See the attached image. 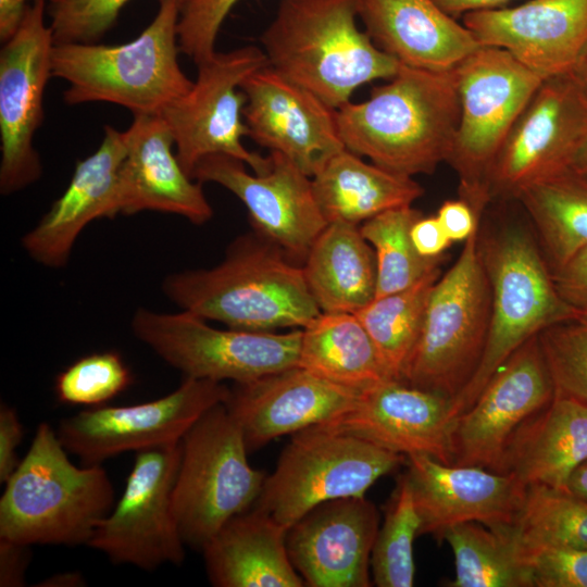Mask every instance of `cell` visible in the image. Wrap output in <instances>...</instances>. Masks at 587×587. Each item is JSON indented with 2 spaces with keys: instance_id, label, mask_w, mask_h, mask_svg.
Wrapping results in <instances>:
<instances>
[{
  "instance_id": "cell-24",
  "label": "cell",
  "mask_w": 587,
  "mask_h": 587,
  "mask_svg": "<svg viewBox=\"0 0 587 587\" xmlns=\"http://www.w3.org/2000/svg\"><path fill=\"white\" fill-rule=\"evenodd\" d=\"M358 394L295 366L235 384L225 405L239 425L249 452L271 440L324 424L348 411Z\"/></svg>"
},
{
  "instance_id": "cell-17",
  "label": "cell",
  "mask_w": 587,
  "mask_h": 587,
  "mask_svg": "<svg viewBox=\"0 0 587 587\" xmlns=\"http://www.w3.org/2000/svg\"><path fill=\"white\" fill-rule=\"evenodd\" d=\"M268 155L270 168L250 174L241 160L212 154L198 163L191 177L233 192L247 208L257 235L291 258L305 259L328 225L316 201L312 177L285 155Z\"/></svg>"
},
{
  "instance_id": "cell-11",
  "label": "cell",
  "mask_w": 587,
  "mask_h": 587,
  "mask_svg": "<svg viewBox=\"0 0 587 587\" xmlns=\"http://www.w3.org/2000/svg\"><path fill=\"white\" fill-rule=\"evenodd\" d=\"M135 337L186 377L235 384L298 366L302 328L277 334L218 329L188 311L163 313L137 309Z\"/></svg>"
},
{
  "instance_id": "cell-28",
  "label": "cell",
  "mask_w": 587,
  "mask_h": 587,
  "mask_svg": "<svg viewBox=\"0 0 587 587\" xmlns=\"http://www.w3.org/2000/svg\"><path fill=\"white\" fill-rule=\"evenodd\" d=\"M587 460V403L554 390L513 435L496 470L524 486L563 489Z\"/></svg>"
},
{
  "instance_id": "cell-53",
  "label": "cell",
  "mask_w": 587,
  "mask_h": 587,
  "mask_svg": "<svg viewBox=\"0 0 587 587\" xmlns=\"http://www.w3.org/2000/svg\"><path fill=\"white\" fill-rule=\"evenodd\" d=\"M567 74L587 98V42Z\"/></svg>"
},
{
  "instance_id": "cell-42",
  "label": "cell",
  "mask_w": 587,
  "mask_h": 587,
  "mask_svg": "<svg viewBox=\"0 0 587 587\" xmlns=\"http://www.w3.org/2000/svg\"><path fill=\"white\" fill-rule=\"evenodd\" d=\"M239 0H179L178 47L195 64L215 52L220 29Z\"/></svg>"
},
{
  "instance_id": "cell-1",
  "label": "cell",
  "mask_w": 587,
  "mask_h": 587,
  "mask_svg": "<svg viewBox=\"0 0 587 587\" xmlns=\"http://www.w3.org/2000/svg\"><path fill=\"white\" fill-rule=\"evenodd\" d=\"M362 102L336 110L346 149L397 174H432L447 162L460 121L455 67L427 71L400 64Z\"/></svg>"
},
{
  "instance_id": "cell-44",
  "label": "cell",
  "mask_w": 587,
  "mask_h": 587,
  "mask_svg": "<svg viewBox=\"0 0 587 587\" xmlns=\"http://www.w3.org/2000/svg\"><path fill=\"white\" fill-rule=\"evenodd\" d=\"M557 290L575 312L577 321L587 322V247L552 271Z\"/></svg>"
},
{
  "instance_id": "cell-46",
  "label": "cell",
  "mask_w": 587,
  "mask_h": 587,
  "mask_svg": "<svg viewBox=\"0 0 587 587\" xmlns=\"http://www.w3.org/2000/svg\"><path fill=\"white\" fill-rule=\"evenodd\" d=\"M436 216L451 242L465 241L478 228L482 218V215L461 198L445 201Z\"/></svg>"
},
{
  "instance_id": "cell-14",
  "label": "cell",
  "mask_w": 587,
  "mask_h": 587,
  "mask_svg": "<svg viewBox=\"0 0 587 587\" xmlns=\"http://www.w3.org/2000/svg\"><path fill=\"white\" fill-rule=\"evenodd\" d=\"M587 140V98L566 74L545 78L499 150L488 177L494 200L572 170Z\"/></svg>"
},
{
  "instance_id": "cell-40",
  "label": "cell",
  "mask_w": 587,
  "mask_h": 587,
  "mask_svg": "<svg viewBox=\"0 0 587 587\" xmlns=\"http://www.w3.org/2000/svg\"><path fill=\"white\" fill-rule=\"evenodd\" d=\"M538 338L554 390L587 403V322L560 323Z\"/></svg>"
},
{
  "instance_id": "cell-19",
  "label": "cell",
  "mask_w": 587,
  "mask_h": 587,
  "mask_svg": "<svg viewBox=\"0 0 587 587\" xmlns=\"http://www.w3.org/2000/svg\"><path fill=\"white\" fill-rule=\"evenodd\" d=\"M241 90L248 137L285 155L307 175L312 177L345 148L336 110L268 64L247 77Z\"/></svg>"
},
{
  "instance_id": "cell-4",
  "label": "cell",
  "mask_w": 587,
  "mask_h": 587,
  "mask_svg": "<svg viewBox=\"0 0 587 587\" xmlns=\"http://www.w3.org/2000/svg\"><path fill=\"white\" fill-rule=\"evenodd\" d=\"M58 433L37 426L0 499V537L25 545H88L114 507L101 464L76 466Z\"/></svg>"
},
{
  "instance_id": "cell-51",
  "label": "cell",
  "mask_w": 587,
  "mask_h": 587,
  "mask_svg": "<svg viewBox=\"0 0 587 587\" xmlns=\"http://www.w3.org/2000/svg\"><path fill=\"white\" fill-rule=\"evenodd\" d=\"M563 490L587 501V460L571 474Z\"/></svg>"
},
{
  "instance_id": "cell-29",
  "label": "cell",
  "mask_w": 587,
  "mask_h": 587,
  "mask_svg": "<svg viewBox=\"0 0 587 587\" xmlns=\"http://www.w3.org/2000/svg\"><path fill=\"white\" fill-rule=\"evenodd\" d=\"M287 528L253 508L232 517L203 549L208 577L217 587H302L286 545Z\"/></svg>"
},
{
  "instance_id": "cell-13",
  "label": "cell",
  "mask_w": 587,
  "mask_h": 587,
  "mask_svg": "<svg viewBox=\"0 0 587 587\" xmlns=\"http://www.w3.org/2000/svg\"><path fill=\"white\" fill-rule=\"evenodd\" d=\"M182 442L136 452L118 502L95 530L89 547L115 564L152 571L179 565L185 546L172 505Z\"/></svg>"
},
{
  "instance_id": "cell-21",
  "label": "cell",
  "mask_w": 587,
  "mask_h": 587,
  "mask_svg": "<svg viewBox=\"0 0 587 587\" xmlns=\"http://www.w3.org/2000/svg\"><path fill=\"white\" fill-rule=\"evenodd\" d=\"M450 409L451 399L442 394L386 380L319 426L404 457L424 454L453 464Z\"/></svg>"
},
{
  "instance_id": "cell-31",
  "label": "cell",
  "mask_w": 587,
  "mask_h": 587,
  "mask_svg": "<svg viewBox=\"0 0 587 587\" xmlns=\"http://www.w3.org/2000/svg\"><path fill=\"white\" fill-rule=\"evenodd\" d=\"M302 268L321 312L355 313L375 298V252L358 225L328 223L311 246Z\"/></svg>"
},
{
  "instance_id": "cell-22",
  "label": "cell",
  "mask_w": 587,
  "mask_h": 587,
  "mask_svg": "<svg viewBox=\"0 0 587 587\" xmlns=\"http://www.w3.org/2000/svg\"><path fill=\"white\" fill-rule=\"evenodd\" d=\"M378 528L377 509L364 496L329 500L288 528V554L304 586L369 587Z\"/></svg>"
},
{
  "instance_id": "cell-34",
  "label": "cell",
  "mask_w": 587,
  "mask_h": 587,
  "mask_svg": "<svg viewBox=\"0 0 587 587\" xmlns=\"http://www.w3.org/2000/svg\"><path fill=\"white\" fill-rule=\"evenodd\" d=\"M442 540L452 549L449 587H534L526 549L513 526L496 529L477 522L457 524Z\"/></svg>"
},
{
  "instance_id": "cell-32",
  "label": "cell",
  "mask_w": 587,
  "mask_h": 587,
  "mask_svg": "<svg viewBox=\"0 0 587 587\" xmlns=\"http://www.w3.org/2000/svg\"><path fill=\"white\" fill-rule=\"evenodd\" d=\"M298 366L358 394L394 380L354 313L322 312L302 328Z\"/></svg>"
},
{
  "instance_id": "cell-15",
  "label": "cell",
  "mask_w": 587,
  "mask_h": 587,
  "mask_svg": "<svg viewBox=\"0 0 587 587\" xmlns=\"http://www.w3.org/2000/svg\"><path fill=\"white\" fill-rule=\"evenodd\" d=\"M46 0H33L0 51V191L10 195L42 174L34 136L43 118V93L52 77L54 46L45 22Z\"/></svg>"
},
{
  "instance_id": "cell-8",
  "label": "cell",
  "mask_w": 587,
  "mask_h": 587,
  "mask_svg": "<svg viewBox=\"0 0 587 587\" xmlns=\"http://www.w3.org/2000/svg\"><path fill=\"white\" fill-rule=\"evenodd\" d=\"M180 442L173 512L184 542L202 550L226 522L254 505L265 475L249 464L242 432L225 403L204 413Z\"/></svg>"
},
{
  "instance_id": "cell-30",
  "label": "cell",
  "mask_w": 587,
  "mask_h": 587,
  "mask_svg": "<svg viewBox=\"0 0 587 587\" xmlns=\"http://www.w3.org/2000/svg\"><path fill=\"white\" fill-rule=\"evenodd\" d=\"M327 223L358 225L391 209L412 205L424 193L413 177L387 171L344 148L312 176Z\"/></svg>"
},
{
  "instance_id": "cell-16",
  "label": "cell",
  "mask_w": 587,
  "mask_h": 587,
  "mask_svg": "<svg viewBox=\"0 0 587 587\" xmlns=\"http://www.w3.org/2000/svg\"><path fill=\"white\" fill-rule=\"evenodd\" d=\"M230 389L220 382L186 377L171 394L139 404L93 407L60 422L58 436L83 465L129 451L182 440L213 407L225 403Z\"/></svg>"
},
{
  "instance_id": "cell-20",
  "label": "cell",
  "mask_w": 587,
  "mask_h": 587,
  "mask_svg": "<svg viewBox=\"0 0 587 587\" xmlns=\"http://www.w3.org/2000/svg\"><path fill=\"white\" fill-rule=\"evenodd\" d=\"M405 472L420 516V535L442 541L448 528L477 522L490 528L513 526L527 487L515 477L478 466L407 457Z\"/></svg>"
},
{
  "instance_id": "cell-33",
  "label": "cell",
  "mask_w": 587,
  "mask_h": 587,
  "mask_svg": "<svg viewBox=\"0 0 587 587\" xmlns=\"http://www.w3.org/2000/svg\"><path fill=\"white\" fill-rule=\"evenodd\" d=\"M514 201L529 217L551 271L587 247V179L573 170L526 186Z\"/></svg>"
},
{
  "instance_id": "cell-2",
  "label": "cell",
  "mask_w": 587,
  "mask_h": 587,
  "mask_svg": "<svg viewBox=\"0 0 587 587\" xmlns=\"http://www.w3.org/2000/svg\"><path fill=\"white\" fill-rule=\"evenodd\" d=\"M162 291L183 311L242 330L304 328L322 313L302 266L257 234L234 240L211 268L167 275Z\"/></svg>"
},
{
  "instance_id": "cell-27",
  "label": "cell",
  "mask_w": 587,
  "mask_h": 587,
  "mask_svg": "<svg viewBox=\"0 0 587 587\" xmlns=\"http://www.w3.org/2000/svg\"><path fill=\"white\" fill-rule=\"evenodd\" d=\"M372 41L400 64L450 71L482 45L434 0H359Z\"/></svg>"
},
{
  "instance_id": "cell-37",
  "label": "cell",
  "mask_w": 587,
  "mask_h": 587,
  "mask_svg": "<svg viewBox=\"0 0 587 587\" xmlns=\"http://www.w3.org/2000/svg\"><path fill=\"white\" fill-rule=\"evenodd\" d=\"M513 527L526 547L587 549V501L563 489L529 486Z\"/></svg>"
},
{
  "instance_id": "cell-38",
  "label": "cell",
  "mask_w": 587,
  "mask_h": 587,
  "mask_svg": "<svg viewBox=\"0 0 587 587\" xmlns=\"http://www.w3.org/2000/svg\"><path fill=\"white\" fill-rule=\"evenodd\" d=\"M420 516L404 473L398 478L373 546L371 567L376 586H413V541L420 535Z\"/></svg>"
},
{
  "instance_id": "cell-26",
  "label": "cell",
  "mask_w": 587,
  "mask_h": 587,
  "mask_svg": "<svg viewBox=\"0 0 587 587\" xmlns=\"http://www.w3.org/2000/svg\"><path fill=\"white\" fill-rule=\"evenodd\" d=\"M125 154V132L105 125L99 148L76 163L65 191L22 237V247L32 260L49 268L65 266L84 228L97 218L114 217L118 171Z\"/></svg>"
},
{
  "instance_id": "cell-35",
  "label": "cell",
  "mask_w": 587,
  "mask_h": 587,
  "mask_svg": "<svg viewBox=\"0 0 587 587\" xmlns=\"http://www.w3.org/2000/svg\"><path fill=\"white\" fill-rule=\"evenodd\" d=\"M439 277L440 268H436L403 290L374 298L354 313L394 380L402 382L421 333L430 290Z\"/></svg>"
},
{
  "instance_id": "cell-18",
  "label": "cell",
  "mask_w": 587,
  "mask_h": 587,
  "mask_svg": "<svg viewBox=\"0 0 587 587\" xmlns=\"http://www.w3.org/2000/svg\"><path fill=\"white\" fill-rule=\"evenodd\" d=\"M553 395L537 335L510 355L474 403L453 421V464L495 471L516 430Z\"/></svg>"
},
{
  "instance_id": "cell-36",
  "label": "cell",
  "mask_w": 587,
  "mask_h": 587,
  "mask_svg": "<svg viewBox=\"0 0 587 587\" xmlns=\"http://www.w3.org/2000/svg\"><path fill=\"white\" fill-rule=\"evenodd\" d=\"M421 216L420 210L407 205L385 211L359 226L375 252V298L403 290L439 268L444 257H423L412 242L411 228Z\"/></svg>"
},
{
  "instance_id": "cell-54",
  "label": "cell",
  "mask_w": 587,
  "mask_h": 587,
  "mask_svg": "<svg viewBox=\"0 0 587 587\" xmlns=\"http://www.w3.org/2000/svg\"><path fill=\"white\" fill-rule=\"evenodd\" d=\"M572 170L587 179V140L578 152Z\"/></svg>"
},
{
  "instance_id": "cell-43",
  "label": "cell",
  "mask_w": 587,
  "mask_h": 587,
  "mask_svg": "<svg viewBox=\"0 0 587 587\" xmlns=\"http://www.w3.org/2000/svg\"><path fill=\"white\" fill-rule=\"evenodd\" d=\"M524 547L534 587H587V549Z\"/></svg>"
},
{
  "instance_id": "cell-23",
  "label": "cell",
  "mask_w": 587,
  "mask_h": 587,
  "mask_svg": "<svg viewBox=\"0 0 587 587\" xmlns=\"http://www.w3.org/2000/svg\"><path fill=\"white\" fill-rule=\"evenodd\" d=\"M462 16L482 46L508 51L544 79L569 73L587 42V0H529Z\"/></svg>"
},
{
  "instance_id": "cell-41",
  "label": "cell",
  "mask_w": 587,
  "mask_h": 587,
  "mask_svg": "<svg viewBox=\"0 0 587 587\" xmlns=\"http://www.w3.org/2000/svg\"><path fill=\"white\" fill-rule=\"evenodd\" d=\"M130 0H49L47 12L55 45L98 42Z\"/></svg>"
},
{
  "instance_id": "cell-25",
  "label": "cell",
  "mask_w": 587,
  "mask_h": 587,
  "mask_svg": "<svg viewBox=\"0 0 587 587\" xmlns=\"http://www.w3.org/2000/svg\"><path fill=\"white\" fill-rule=\"evenodd\" d=\"M118 171L113 215L158 211L202 225L213 216L201 183L182 167L170 127L160 114L134 115Z\"/></svg>"
},
{
  "instance_id": "cell-45",
  "label": "cell",
  "mask_w": 587,
  "mask_h": 587,
  "mask_svg": "<svg viewBox=\"0 0 587 587\" xmlns=\"http://www.w3.org/2000/svg\"><path fill=\"white\" fill-rule=\"evenodd\" d=\"M24 432L14 408L1 403L0 407V482L5 483L20 464L17 447Z\"/></svg>"
},
{
  "instance_id": "cell-47",
  "label": "cell",
  "mask_w": 587,
  "mask_h": 587,
  "mask_svg": "<svg viewBox=\"0 0 587 587\" xmlns=\"http://www.w3.org/2000/svg\"><path fill=\"white\" fill-rule=\"evenodd\" d=\"M29 545L0 537V586L22 587L32 553Z\"/></svg>"
},
{
  "instance_id": "cell-12",
  "label": "cell",
  "mask_w": 587,
  "mask_h": 587,
  "mask_svg": "<svg viewBox=\"0 0 587 587\" xmlns=\"http://www.w3.org/2000/svg\"><path fill=\"white\" fill-rule=\"evenodd\" d=\"M265 65L266 57L255 46L216 51L197 64L198 75L190 90L161 112L172 132L176 157L190 177L198 163L212 154L237 158L255 174L270 168V155L262 157L242 145L248 128L241 84Z\"/></svg>"
},
{
  "instance_id": "cell-50",
  "label": "cell",
  "mask_w": 587,
  "mask_h": 587,
  "mask_svg": "<svg viewBox=\"0 0 587 587\" xmlns=\"http://www.w3.org/2000/svg\"><path fill=\"white\" fill-rule=\"evenodd\" d=\"M446 13L455 17L482 10L500 9L513 0H434Z\"/></svg>"
},
{
  "instance_id": "cell-49",
  "label": "cell",
  "mask_w": 587,
  "mask_h": 587,
  "mask_svg": "<svg viewBox=\"0 0 587 587\" xmlns=\"http://www.w3.org/2000/svg\"><path fill=\"white\" fill-rule=\"evenodd\" d=\"M28 0H0V39H10L18 28Z\"/></svg>"
},
{
  "instance_id": "cell-3",
  "label": "cell",
  "mask_w": 587,
  "mask_h": 587,
  "mask_svg": "<svg viewBox=\"0 0 587 587\" xmlns=\"http://www.w3.org/2000/svg\"><path fill=\"white\" fill-rule=\"evenodd\" d=\"M359 0H280L260 37L267 64L334 110L400 63L358 25Z\"/></svg>"
},
{
  "instance_id": "cell-10",
  "label": "cell",
  "mask_w": 587,
  "mask_h": 587,
  "mask_svg": "<svg viewBox=\"0 0 587 587\" xmlns=\"http://www.w3.org/2000/svg\"><path fill=\"white\" fill-rule=\"evenodd\" d=\"M407 457L319 425L292 434L253 508L287 529L314 507L362 497Z\"/></svg>"
},
{
  "instance_id": "cell-39",
  "label": "cell",
  "mask_w": 587,
  "mask_h": 587,
  "mask_svg": "<svg viewBox=\"0 0 587 587\" xmlns=\"http://www.w3.org/2000/svg\"><path fill=\"white\" fill-rule=\"evenodd\" d=\"M133 383L130 370L116 351L85 355L55 378L58 401L66 404L100 407Z\"/></svg>"
},
{
  "instance_id": "cell-7",
  "label": "cell",
  "mask_w": 587,
  "mask_h": 587,
  "mask_svg": "<svg viewBox=\"0 0 587 587\" xmlns=\"http://www.w3.org/2000/svg\"><path fill=\"white\" fill-rule=\"evenodd\" d=\"M479 226L434 284L402 382L451 401L475 374L486 346L490 284L478 251Z\"/></svg>"
},
{
  "instance_id": "cell-48",
  "label": "cell",
  "mask_w": 587,
  "mask_h": 587,
  "mask_svg": "<svg viewBox=\"0 0 587 587\" xmlns=\"http://www.w3.org/2000/svg\"><path fill=\"white\" fill-rule=\"evenodd\" d=\"M411 239L417 252L426 258H439L452 243L438 217L421 216L411 228Z\"/></svg>"
},
{
  "instance_id": "cell-6",
  "label": "cell",
  "mask_w": 587,
  "mask_h": 587,
  "mask_svg": "<svg viewBox=\"0 0 587 587\" xmlns=\"http://www.w3.org/2000/svg\"><path fill=\"white\" fill-rule=\"evenodd\" d=\"M478 251L487 273L491 307L480 363L451 401L454 421L477 399L498 369L530 338L546 328L577 321L559 295L552 271L528 229L516 223L478 234Z\"/></svg>"
},
{
  "instance_id": "cell-52",
  "label": "cell",
  "mask_w": 587,
  "mask_h": 587,
  "mask_svg": "<svg viewBox=\"0 0 587 587\" xmlns=\"http://www.w3.org/2000/svg\"><path fill=\"white\" fill-rule=\"evenodd\" d=\"M86 585L85 577L79 572H64L53 574L36 586L40 587H82Z\"/></svg>"
},
{
  "instance_id": "cell-9",
  "label": "cell",
  "mask_w": 587,
  "mask_h": 587,
  "mask_svg": "<svg viewBox=\"0 0 587 587\" xmlns=\"http://www.w3.org/2000/svg\"><path fill=\"white\" fill-rule=\"evenodd\" d=\"M460 121L447 162L459 196L478 215L490 203L488 177L517 117L544 78L508 51L482 46L457 67Z\"/></svg>"
},
{
  "instance_id": "cell-5",
  "label": "cell",
  "mask_w": 587,
  "mask_h": 587,
  "mask_svg": "<svg viewBox=\"0 0 587 587\" xmlns=\"http://www.w3.org/2000/svg\"><path fill=\"white\" fill-rule=\"evenodd\" d=\"M151 23L135 39L116 46H53L52 76L68 83L66 104L110 102L133 115L161 114L192 87L178 62L179 0H158Z\"/></svg>"
}]
</instances>
